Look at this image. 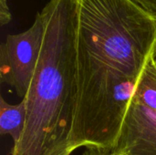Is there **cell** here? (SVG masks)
I'll list each match as a JSON object with an SVG mask.
<instances>
[{
	"instance_id": "cell-1",
	"label": "cell",
	"mask_w": 156,
	"mask_h": 155,
	"mask_svg": "<svg viewBox=\"0 0 156 155\" xmlns=\"http://www.w3.org/2000/svg\"><path fill=\"white\" fill-rule=\"evenodd\" d=\"M44 34L24 100L27 120L11 155H71L76 108L77 0H49L40 11Z\"/></svg>"
},
{
	"instance_id": "cell-2",
	"label": "cell",
	"mask_w": 156,
	"mask_h": 155,
	"mask_svg": "<svg viewBox=\"0 0 156 155\" xmlns=\"http://www.w3.org/2000/svg\"><path fill=\"white\" fill-rule=\"evenodd\" d=\"M78 88L108 96L133 89L156 47V13L133 0H77Z\"/></svg>"
},
{
	"instance_id": "cell-3",
	"label": "cell",
	"mask_w": 156,
	"mask_h": 155,
	"mask_svg": "<svg viewBox=\"0 0 156 155\" xmlns=\"http://www.w3.org/2000/svg\"><path fill=\"white\" fill-rule=\"evenodd\" d=\"M43 18L38 12L24 32L7 35L0 45V79L22 99L27 93L42 46Z\"/></svg>"
},
{
	"instance_id": "cell-4",
	"label": "cell",
	"mask_w": 156,
	"mask_h": 155,
	"mask_svg": "<svg viewBox=\"0 0 156 155\" xmlns=\"http://www.w3.org/2000/svg\"><path fill=\"white\" fill-rule=\"evenodd\" d=\"M112 155H156V113L133 99Z\"/></svg>"
},
{
	"instance_id": "cell-5",
	"label": "cell",
	"mask_w": 156,
	"mask_h": 155,
	"mask_svg": "<svg viewBox=\"0 0 156 155\" xmlns=\"http://www.w3.org/2000/svg\"><path fill=\"white\" fill-rule=\"evenodd\" d=\"M27 120V104L22 100L17 104H9L0 96V133L10 135L14 144L16 143L24 132Z\"/></svg>"
},
{
	"instance_id": "cell-6",
	"label": "cell",
	"mask_w": 156,
	"mask_h": 155,
	"mask_svg": "<svg viewBox=\"0 0 156 155\" xmlns=\"http://www.w3.org/2000/svg\"><path fill=\"white\" fill-rule=\"evenodd\" d=\"M133 98L156 113V64L153 57L142 72Z\"/></svg>"
},
{
	"instance_id": "cell-7",
	"label": "cell",
	"mask_w": 156,
	"mask_h": 155,
	"mask_svg": "<svg viewBox=\"0 0 156 155\" xmlns=\"http://www.w3.org/2000/svg\"><path fill=\"white\" fill-rule=\"evenodd\" d=\"M12 16L7 0H0V26H4L11 21Z\"/></svg>"
},
{
	"instance_id": "cell-8",
	"label": "cell",
	"mask_w": 156,
	"mask_h": 155,
	"mask_svg": "<svg viewBox=\"0 0 156 155\" xmlns=\"http://www.w3.org/2000/svg\"><path fill=\"white\" fill-rule=\"evenodd\" d=\"M144 8L156 13V0H133Z\"/></svg>"
},
{
	"instance_id": "cell-9",
	"label": "cell",
	"mask_w": 156,
	"mask_h": 155,
	"mask_svg": "<svg viewBox=\"0 0 156 155\" xmlns=\"http://www.w3.org/2000/svg\"><path fill=\"white\" fill-rule=\"evenodd\" d=\"M82 155H112L110 151L97 150V149H86Z\"/></svg>"
},
{
	"instance_id": "cell-10",
	"label": "cell",
	"mask_w": 156,
	"mask_h": 155,
	"mask_svg": "<svg viewBox=\"0 0 156 155\" xmlns=\"http://www.w3.org/2000/svg\"><path fill=\"white\" fill-rule=\"evenodd\" d=\"M153 58H154V62H155V64H156V47H155V49H154V56H153Z\"/></svg>"
}]
</instances>
